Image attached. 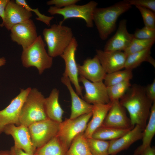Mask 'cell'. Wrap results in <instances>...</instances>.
<instances>
[{"instance_id": "1", "label": "cell", "mask_w": 155, "mask_h": 155, "mask_svg": "<svg viewBox=\"0 0 155 155\" xmlns=\"http://www.w3.org/2000/svg\"><path fill=\"white\" fill-rule=\"evenodd\" d=\"M119 100L129 113L131 125H137L144 130L153 102L147 97L145 88L134 84Z\"/></svg>"}, {"instance_id": "2", "label": "cell", "mask_w": 155, "mask_h": 155, "mask_svg": "<svg viewBox=\"0 0 155 155\" xmlns=\"http://www.w3.org/2000/svg\"><path fill=\"white\" fill-rule=\"evenodd\" d=\"M131 7L127 0H124L107 7L96 8L94 12L93 21L101 40L106 39L114 32L119 17Z\"/></svg>"}, {"instance_id": "3", "label": "cell", "mask_w": 155, "mask_h": 155, "mask_svg": "<svg viewBox=\"0 0 155 155\" xmlns=\"http://www.w3.org/2000/svg\"><path fill=\"white\" fill-rule=\"evenodd\" d=\"M42 33L47 46L48 53L53 58L60 56L73 37L71 28L60 23L44 28Z\"/></svg>"}, {"instance_id": "4", "label": "cell", "mask_w": 155, "mask_h": 155, "mask_svg": "<svg viewBox=\"0 0 155 155\" xmlns=\"http://www.w3.org/2000/svg\"><path fill=\"white\" fill-rule=\"evenodd\" d=\"M45 98L37 89H31L21 110L20 125L28 127L33 123L48 119L44 106Z\"/></svg>"}, {"instance_id": "5", "label": "cell", "mask_w": 155, "mask_h": 155, "mask_svg": "<svg viewBox=\"0 0 155 155\" xmlns=\"http://www.w3.org/2000/svg\"><path fill=\"white\" fill-rule=\"evenodd\" d=\"M45 46L42 36H38L31 45L23 50L21 56L23 66L26 68L36 67L40 74L50 68L53 64V58L48 54Z\"/></svg>"}, {"instance_id": "6", "label": "cell", "mask_w": 155, "mask_h": 155, "mask_svg": "<svg viewBox=\"0 0 155 155\" xmlns=\"http://www.w3.org/2000/svg\"><path fill=\"white\" fill-rule=\"evenodd\" d=\"M92 115L91 112L75 119H66L60 123L56 136L67 152L75 137L84 132Z\"/></svg>"}, {"instance_id": "7", "label": "cell", "mask_w": 155, "mask_h": 155, "mask_svg": "<svg viewBox=\"0 0 155 155\" xmlns=\"http://www.w3.org/2000/svg\"><path fill=\"white\" fill-rule=\"evenodd\" d=\"M98 5L96 2L92 1L84 5L75 4L61 8L51 6L47 11L51 15L62 16L63 19L59 22L61 24L68 19L79 18L85 21L87 27L91 28L93 26L94 12Z\"/></svg>"}, {"instance_id": "8", "label": "cell", "mask_w": 155, "mask_h": 155, "mask_svg": "<svg viewBox=\"0 0 155 155\" xmlns=\"http://www.w3.org/2000/svg\"><path fill=\"white\" fill-rule=\"evenodd\" d=\"M60 123L48 118L29 126L28 128L34 146L38 148L56 136Z\"/></svg>"}, {"instance_id": "9", "label": "cell", "mask_w": 155, "mask_h": 155, "mask_svg": "<svg viewBox=\"0 0 155 155\" xmlns=\"http://www.w3.org/2000/svg\"><path fill=\"white\" fill-rule=\"evenodd\" d=\"M31 89L29 87L21 89L20 93L11 100L8 106L0 111V134L8 125H20L19 120L21 110Z\"/></svg>"}, {"instance_id": "10", "label": "cell", "mask_w": 155, "mask_h": 155, "mask_svg": "<svg viewBox=\"0 0 155 155\" xmlns=\"http://www.w3.org/2000/svg\"><path fill=\"white\" fill-rule=\"evenodd\" d=\"M78 46L77 41L73 37L69 45L60 56L65 63V68L63 76L69 78L73 85L76 93L83 98V88L79 83L78 64L75 60V53Z\"/></svg>"}, {"instance_id": "11", "label": "cell", "mask_w": 155, "mask_h": 155, "mask_svg": "<svg viewBox=\"0 0 155 155\" xmlns=\"http://www.w3.org/2000/svg\"><path fill=\"white\" fill-rule=\"evenodd\" d=\"M10 30L12 40L21 46L23 50L31 45L38 36L36 26L31 19L14 25Z\"/></svg>"}, {"instance_id": "12", "label": "cell", "mask_w": 155, "mask_h": 155, "mask_svg": "<svg viewBox=\"0 0 155 155\" xmlns=\"http://www.w3.org/2000/svg\"><path fill=\"white\" fill-rule=\"evenodd\" d=\"M3 132L12 136L15 147L30 155L34 154L36 148L32 143L28 127L22 124H9L5 127Z\"/></svg>"}, {"instance_id": "13", "label": "cell", "mask_w": 155, "mask_h": 155, "mask_svg": "<svg viewBox=\"0 0 155 155\" xmlns=\"http://www.w3.org/2000/svg\"><path fill=\"white\" fill-rule=\"evenodd\" d=\"M79 79L84 88L85 93L83 98L87 102L93 105L106 104L111 102L107 87L103 81L92 82L81 76Z\"/></svg>"}, {"instance_id": "14", "label": "cell", "mask_w": 155, "mask_h": 155, "mask_svg": "<svg viewBox=\"0 0 155 155\" xmlns=\"http://www.w3.org/2000/svg\"><path fill=\"white\" fill-rule=\"evenodd\" d=\"M119 100L111 101V106L102 125L121 129H132L134 126L126 114Z\"/></svg>"}, {"instance_id": "15", "label": "cell", "mask_w": 155, "mask_h": 155, "mask_svg": "<svg viewBox=\"0 0 155 155\" xmlns=\"http://www.w3.org/2000/svg\"><path fill=\"white\" fill-rule=\"evenodd\" d=\"M127 23L126 19L120 21L115 33L106 42L104 51H124L128 47L134 38L128 32Z\"/></svg>"}, {"instance_id": "16", "label": "cell", "mask_w": 155, "mask_h": 155, "mask_svg": "<svg viewBox=\"0 0 155 155\" xmlns=\"http://www.w3.org/2000/svg\"><path fill=\"white\" fill-rule=\"evenodd\" d=\"M96 55L106 73L124 68L127 56L124 52L96 49Z\"/></svg>"}, {"instance_id": "17", "label": "cell", "mask_w": 155, "mask_h": 155, "mask_svg": "<svg viewBox=\"0 0 155 155\" xmlns=\"http://www.w3.org/2000/svg\"><path fill=\"white\" fill-rule=\"evenodd\" d=\"M32 12L14 0H10L6 7L5 18L0 26H5L8 30L14 25L23 22L30 19Z\"/></svg>"}, {"instance_id": "18", "label": "cell", "mask_w": 155, "mask_h": 155, "mask_svg": "<svg viewBox=\"0 0 155 155\" xmlns=\"http://www.w3.org/2000/svg\"><path fill=\"white\" fill-rule=\"evenodd\" d=\"M79 74L93 82L103 81L107 74L96 55L85 60L82 65L78 64Z\"/></svg>"}, {"instance_id": "19", "label": "cell", "mask_w": 155, "mask_h": 155, "mask_svg": "<svg viewBox=\"0 0 155 155\" xmlns=\"http://www.w3.org/2000/svg\"><path fill=\"white\" fill-rule=\"evenodd\" d=\"M144 130L139 126L133 128L120 137L110 141L109 155H116L128 149L133 144L141 139Z\"/></svg>"}, {"instance_id": "20", "label": "cell", "mask_w": 155, "mask_h": 155, "mask_svg": "<svg viewBox=\"0 0 155 155\" xmlns=\"http://www.w3.org/2000/svg\"><path fill=\"white\" fill-rule=\"evenodd\" d=\"M61 81L67 87L71 97V113L69 118L75 119L91 112L93 105L88 103L79 97L73 88L69 78L63 76Z\"/></svg>"}, {"instance_id": "21", "label": "cell", "mask_w": 155, "mask_h": 155, "mask_svg": "<svg viewBox=\"0 0 155 155\" xmlns=\"http://www.w3.org/2000/svg\"><path fill=\"white\" fill-rule=\"evenodd\" d=\"M111 104V101L106 104L93 105L92 118L84 132L86 138H91L95 131L102 125Z\"/></svg>"}, {"instance_id": "22", "label": "cell", "mask_w": 155, "mask_h": 155, "mask_svg": "<svg viewBox=\"0 0 155 155\" xmlns=\"http://www.w3.org/2000/svg\"><path fill=\"white\" fill-rule=\"evenodd\" d=\"M59 90L53 89L49 96L45 98L44 106L47 118L60 123L63 121L64 111L59 103Z\"/></svg>"}, {"instance_id": "23", "label": "cell", "mask_w": 155, "mask_h": 155, "mask_svg": "<svg viewBox=\"0 0 155 155\" xmlns=\"http://www.w3.org/2000/svg\"><path fill=\"white\" fill-rule=\"evenodd\" d=\"M149 118L148 123L143 131L142 144L135 150L133 155H140L145 149L150 146L155 134V101L153 103Z\"/></svg>"}, {"instance_id": "24", "label": "cell", "mask_w": 155, "mask_h": 155, "mask_svg": "<svg viewBox=\"0 0 155 155\" xmlns=\"http://www.w3.org/2000/svg\"><path fill=\"white\" fill-rule=\"evenodd\" d=\"M151 48L149 47L128 55L124 68L132 70L144 61L149 62L155 67V60L150 55Z\"/></svg>"}, {"instance_id": "25", "label": "cell", "mask_w": 155, "mask_h": 155, "mask_svg": "<svg viewBox=\"0 0 155 155\" xmlns=\"http://www.w3.org/2000/svg\"><path fill=\"white\" fill-rule=\"evenodd\" d=\"M132 129H121L101 125L94 132L92 137L111 141L120 137Z\"/></svg>"}, {"instance_id": "26", "label": "cell", "mask_w": 155, "mask_h": 155, "mask_svg": "<svg viewBox=\"0 0 155 155\" xmlns=\"http://www.w3.org/2000/svg\"><path fill=\"white\" fill-rule=\"evenodd\" d=\"M66 152L56 136L42 146L36 148L33 155H66Z\"/></svg>"}, {"instance_id": "27", "label": "cell", "mask_w": 155, "mask_h": 155, "mask_svg": "<svg viewBox=\"0 0 155 155\" xmlns=\"http://www.w3.org/2000/svg\"><path fill=\"white\" fill-rule=\"evenodd\" d=\"M66 155H92L84 132L79 134L74 139Z\"/></svg>"}, {"instance_id": "28", "label": "cell", "mask_w": 155, "mask_h": 155, "mask_svg": "<svg viewBox=\"0 0 155 155\" xmlns=\"http://www.w3.org/2000/svg\"><path fill=\"white\" fill-rule=\"evenodd\" d=\"M132 70L125 69L111 73H107L104 79V83L109 86L127 80H130L133 78Z\"/></svg>"}, {"instance_id": "29", "label": "cell", "mask_w": 155, "mask_h": 155, "mask_svg": "<svg viewBox=\"0 0 155 155\" xmlns=\"http://www.w3.org/2000/svg\"><path fill=\"white\" fill-rule=\"evenodd\" d=\"M131 86L130 80H127L106 87L110 101L119 100Z\"/></svg>"}, {"instance_id": "30", "label": "cell", "mask_w": 155, "mask_h": 155, "mask_svg": "<svg viewBox=\"0 0 155 155\" xmlns=\"http://www.w3.org/2000/svg\"><path fill=\"white\" fill-rule=\"evenodd\" d=\"M88 145L92 155H109L110 141L87 138Z\"/></svg>"}, {"instance_id": "31", "label": "cell", "mask_w": 155, "mask_h": 155, "mask_svg": "<svg viewBox=\"0 0 155 155\" xmlns=\"http://www.w3.org/2000/svg\"><path fill=\"white\" fill-rule=\"evenodd\" d=\"M155 42V39H139L134 38L128 47L123 52L127 56L149 47H152Z\"/></svg>"}, {"instance_id": "32", "label": "cell", "mask_w": 155, "mask_h": 155, "mask_svg": "<svg viewBox=\"0 0 155 155\" xmlns=\"http://www.w3.org/2000/svg\"><path fill=\"white\" fill-rule=\"evenodd\" d=\"M140 13L144 26L149 28L155 30V14L151 10L139 6H135Z\"/></svg>"}, {"instance_id": "33", "label": "cell", "mask_w": 155, "mask_h": 155, "mask_svg": "<svg viewBox=\"0 0 155 155\" xmlns=\"http://www.w3.org/2000/svg\"><path fill=\"white\" fill-rule=\"evenodd\" d=\"M15 2L17 4L23 6L26 9L31 12H34L37 17L36 19L37 20L43 22L48 26H50L51 21L54 18L53 16H47L41 13L38 9H32L27 3L25 0H16Z\"/></svg>"}, {"instance_id": "34", "label": "cell", "mask_w": 155, "mask_h": 155, "mask_svg": "<svg viewBox=\"0 0 155 155\" xmlns=\"http://www.w3.org/2000/svg\"><path fill=\"white\" fill-rule=\"evenodd\" d=\"M134 38L139 39H155V30L149 28L144 26L141 29H136L133 34Z\"/></svg>"}, {"instance_id": "35", "label": "cell", "mask_w": 155, "mask_h": 155, "mask_svg": "<svg viewBox=\"0 0 155 155\" xmlns=\"http://www.w3.org/2000/svg\"><path fill=\"white\" fill-rule=\"evenodd\" d=\"M131 5L149 9L155 13V0H127Z\"/></svg>"}, {"instance_id": "36", "label": "cell", "mask_w": 155, "mask_h": 155, "mask_svg": "<svg viewBox=\"0 0 155 155\" xmlns=\"http://www.w3.org/2000/svg\"><path fill=\"white\" fill-rule=\"evenodd\" d=\"M80 1L79 0H51L47 1L46 4L49 5H54V6L57 8H61L76 4Z\"/></svg>"}, {"instance_id": "37", "label": "cell", "mask_w": 155, "mask_h": 155, "mask_svg": "<svg viewBox=\"0 0 155 155\" xmlns=\"http://www.w3.org/2000/svg\"><path fill=\"white\" fill-rule=\"evenodd\" d=\"M146 94L148 98L152 101H155V79L152 82L145 88Z\"/></svg>"}, {"instance_id": "38", "label": "cell", "mask_w": 155, "mask_h": 155, "mask_svg": "<svg viewBox=\"0 0 155 155\" xmlns=\"http://www.w3.org/2000/svg\"><path fill=\"white\" fill-rule=\"evenodd\" d=\"M10 0H0V17L3 21H4L5 9L7 4Z\"/></svg>"}, {"instance_id": "39", "label": "cell", "mask_w": 155, "mask_h": 155, "mask_svg": "<svg viewBox=\"0 0 155 155\" xmlns=\"http://www.w3.org/2000/svg\"><path fill=\"white\" fill-rule=\"evenodd\" d=\"M10 151L11 155H30L23 150L16 148L14 146L11 148Z\"/></svg>"}, {"instance_id": "40", "label": "cell", "mask_w": 155, "mask_h": 155, "mask_svg": "<svg viewBox=\"0 0 155 155\" xmlns=\"http://www.w3.org/2000/svg\"><path fill=\"white\" fill-rule=\"evenodd\" d=\"M140 155H155V149L150 146L145 149Z\"/></svg>"}, {"instance_id": "41", "label": "cell", "mask_w": 155, "mask_h": 155, "mask_svg": "<svg viewBox=\"0 0 155 155\" xmlns=\"http://www.w3.org/2000/svg\"><path fill=\"white\" fill-rule=\"evenodd\" d=\"M0 155H11L10 150H0Z\"/></svg>"}, {"instance_id": "42", "label": "cell", "mask_w": 155, "mask_h": 155, "mask_svg": "<svg viewBox=\"0 0 155 155\" xmlns=\"http://www.w3.org/2000/svg\"><path fill=\"white\" fill-rule=\"evenodd\" d=\"M6 63V60L4 57L0 58V67L5 65Z\"/></svg>"}]
</instances>
